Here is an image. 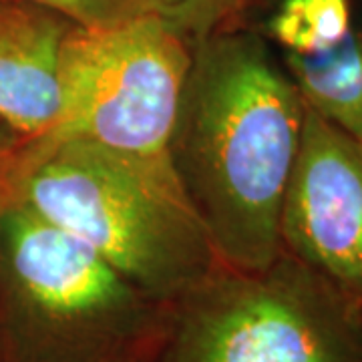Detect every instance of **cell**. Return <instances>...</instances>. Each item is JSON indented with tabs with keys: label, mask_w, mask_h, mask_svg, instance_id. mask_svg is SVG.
Wrapping results in <instances>:
<instances>
[{
	"label": "cell",
	"mask_w": 362,
	"mask_h": 362,
	"mask_svg": "<svg viewBox=\"0 0 362 362\" xmlns=\"http://www.w3.org/2000/svg\"><path fill=\"white\" fill-rule=\"evenodd\" d=\"M153 362H362V304L284 250L218 264L171 302Z\"/></svg>",
	"instance_id": "277c9868"
},
{
	"label": "cell",
	"mask_w": 362,
	"mask_h": 362,
	"mask_svg": "<svg viewBox=\"0 0 362 362\" xmlns=\"http://www.w3.org/2000/svg\"><path fill=\"white\" fill-rule=\"evenodd\" d=\"M352 28L350 0H282L262 35L282 52L312 54L340 45Z\"/></svg>",
	"instance_id": "9c48e42d"
},
{
	"label": "cell",
	"mask_w": 362,
	"mask_h": 362,
	"mask_svg": "<svg viewBox=\"0 0 362 362\" xmlns=\"http://www.w3.org/2000/svg\"><path fill=\"white\" fill-rule=\"evenodd\" d=\"M0 4H2V0H0Z\"/></svg>",
	"instance_id": "4fadbf2b"
},
{
	"label": "cell",
	"mask_w": 362,
	"mask_h": 362,
	"mask_svg": "<svg viewBox=\"0 0 362 362\" xmlns=\"http://www.w3.org/2000/svg\"><path fill=\"white\" fill-rule=\"evenodd\" d=\"M254 0H139L141 13L194 45L209 35L238 26Z\"/></svg>",
	"instance_id": "30bf717a"
},
{
	"label": "cell",
	"mask_w": 362,
	"mask_h": 362,
	"mask_svg": "<svg viewBox=\"0 0 362 362\" xmlns=\"http://www.w3.org/2000/svg\"><path fill=\"white\" fill-rule=\"evenodd\" d=\"M280 240L284 252L362 304V143L308 107Z\"/></svg>",
	"instance_id": "8992f818"
},
{
	"label": "cell",
	"mask_w": 362,
	"mask_h": 362,
	"mask_svg": "<svg viewBox=\"0 0 362 362\" xmlns=\"http://www.w3.org/2000/svg\"><path fill=\"white\" fill-rule=\"evenodd\" d=\"M282 66L316 115L362 143V28L322 52H282Z\"/></svg>",
	"instance_id": "ba28073f"
},
{
	"label": "cell",
	"mask_w": 362,
	"mask_h": 362,
	"mask_svg": "<svg viewBox=\"0 0 362 362\" xmlns=\"http://www.w3.org/2000/svg\"><path fill=\"white\" fill-rule=\"evenodd\" d=\"M304 113L262 33L232 26L192 45L169 159L223 266L262 270L282 254L280 216Z\"/></svg>",
	"instance_id": "6da1fadb"
},
{
	"label": "cell",
	"mask_w": 362,
	"mask_h": 362,
	"mask_svg": "<svg viewBox=\"0 0 362 362\" xmlns=\"http://www.w3.org/2000/svg\"><path fill=\"white\" fill-rule=\"evenodd\" d=\"M23 139L0 123V216L14 199V173Z\"/></svg>",
	"instance_id": "7c38bea8"
},
{
	"label": "cell",
	"mask_w": 362,
	"mask_h": 362,
	"mask_svg": "<svg viewBox=\"0 0 362 362\" xmlns=\"http://www.w3.org/2000/svg\"><path fill=\"white\" fill-rule=\"evenodd\" d=\"M14 199L163 302L220 264L183 195L81 139L23 141Z\"/></svg>",
	"instance_id": "3957f363"
},
{
	"label": "cell",
	"mask_w": 362,
	"mask_h": 362,
	"mask_svg": "<svg viewBox=\"0 0 362 362\" xmlns=\"http://www.w3.org/2000/svg\"><path fill=\"white\" fill-rule=\"evenodd\" d=\"M189 61L192 45L149 14L103 28L73 25L63 113L47 137L90 143L181 194L169 141Z\"/></svg>",
	"instance_id": "5b68a950"
},
{
	"label": "cell",
	"mask_w": 362,
	"mask_h": 362,
	"mask_svg": "<svg viewBox=\"0 0 362 362\" xmlns=\"http://www.w3.org/2000/svg\"><path fill=\"white\" fill-rule=\"evenodd\" d=\"M171 302L16 199L0 216V362H153Z\"/></svg>",
	"instance_id": "7a4b0ae2"
},
{
	"label": "cell",
	"mask_w": 362,
	"mask_h": 362,
	"mask_svg": "<svg viewBox=\"0 0 362 362\" xmlns=\"http://www.w3.org/2000/svg\"><path fill=\"white\" fill-rule=\"evenodd\" d=\"M71 26L37 4H0V123L23 141L47 137L61 121L63 47Z\"/></svg>",
	"instance_id": "52a82bcc"
},
{
	"label": "cell",
	"mask_w": 362,
	"mask_h": 362,
	"mask_svg": "<svg viewBox=\"0 0 362 362\" xmlns=\"http://www.w3.org/2000/svg\"><path fill=\"white\" fill-rule=\"evenodd\" d=\"M37 4L81 28H103L125 23L141 13L139 0H21Z\"/></svg>",
	"instance_id": "8fae6325"
}]
</instances>
